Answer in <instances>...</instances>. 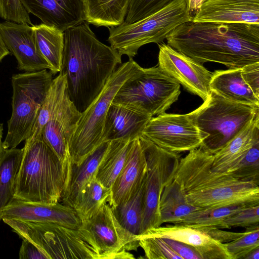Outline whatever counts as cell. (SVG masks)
Wrapping results in <instances>:
<instances>
[{
	"label": "cell",
	"instance_id": "6da1fadb",
	"mask_svg": "<svg viewBox=\"0 0 259 259\" xmlns=\"http://www.w3.org/2000/svg\"><path fill=\"white\" fill-rule=\"evenodd\" d=\"M167 45L195 61L215 62L230 69L259 62V24L183 23L166 37Z\"/></svg>",
	"mask_w": 259,
	"mask_h": 259
},
{
	"label": "cell",
	"instance_id": "7a4b0ae2",
	"mask_svg": "<svg viewBox=\"0 0 259 259\" xmlns=\"http://www.w3.org/2000/svg\"><path fill=\"white\" fill-rule=\"evenodd\" d=\"M61 69L69 100L83 112L121 64V55L99 41L86 21L64 32Z\"/></svg>",
	"mask_w": 259,
	"mask_h": 259
},
{
	"label": "cell",
	"instance_id": "3957f363",
	"mask_svg": "<svg viewBox=\"0 0 259 259\" xmlns=\"http://www.w3.org/2000/svg\"><path fill=\"white\" fill-rule=\"evenodd\" d=\"M213 155L200 146L180 158L174 179L184 190L188 202L200 208L259 204L258 185L213 171Z\"/></svg>",
	"mask_w": 259,
	"mask_h": 259
},
{
	"label": "cell",
	"instance_id": "277c9868",
	"mask_svg": "<svg viewBox=\"0 0 259 259\" xmlns=\"http://www.w3.org/2000/svg\"><path fill=\"white\" fill-rule=\"evenodd\" d=\"M14 199L51 204L61 199L69 171L41 136L25 143Z\"/></svg>",
	"mask_w": 259,
	"mask_h": 259
},
{
	"label": "cell",
	"instance_id": "5b68a950",
	"mask_svg": "<svg viewBox=\"0 0 259 259\" xmlns=\"http://www.w3.org/2000/svg\"><path fill=\"white\" fill-rule=\"evenodd\" d=\"M259 114V107L229 101L211 91L188 115L202 137L200 145L214 154Z\"/></svg>",
	"mask_w": 259,
	"mask_h": 259
},
{
	"label": "cell",
	"instance_id": "8992f818",
	"mask_svg": "<svg viewBox=\"0 0 259 259\" xmlns=\"http://www.w3.org/2000/svg\"><path fill=\"white\" fill-rule=\"evenodd\" d=\"M141 67L133 59L118 67L96 98L81 113L69 145L71 165H78L103 141V132L109 106L122 84Z\"/></svg>",
	"mask_w": 259,
	"mask_h": 259
},
{
	"label": "cell",
	"instance_id": "52a82bcc",
	"mask_svg": "<svg viewBox=\"0 0 259 259\" xmlns=\"http://www.w3.org/2000/svg\"><path fill=\"white\" fill-rule=\"evenodd\" d=\"M187 0H174L168 5L136 22L109 28L108 41L121 55L133 59L143 46L159 44L180 25L192 21Z\"/></svg>",
	"mask_w": 259,
	"mask_h": 259
},
{
	"label": "cell",
	"instance_id": "ba28073f",
	"mask_svg": "<svg viewBox=\"0 0 259 259\" xmlns=\"http://www.w3.org/2000/svg\"><path fill=\"white\" fill-rule=\"evenodd\" d=\"M47 70L12 76V112L3 142L4 149L16 148L28 136L53 80Z\"/></svg>",
	"mask_w": 259,
	"mask_h": 259
},
{
	"label": "cell",
	"instance_id": "9c48e42d",
	"mask_svg": "<svg viewBox=\"0 0 259 259\" xmlns=\"http://www.w3.org/2000/svg\"><path fill=\"white\" fill-rule=\"evenodd\" d=\"M180 93V84L158 66L141 67L122 84L112 102L153 117L164 113Z\"/></svg>",
	"mask_w": 259,
	"mask_h": 259
},
{
	"label": "cell",
	"instance_id": "30bf717a",
	"mask_svg": "<svg viewBox=\"0 0 259 259\" xmlns=\"http://www.w3.org/2000/svg\"><path fill=\"white\" fill-rule=\"evenodd\" d=\"M13 231L52 258L102 259L78 229L51 223L4 219Z\"/></svg>",
	"mask_w": 259,
	"mask_h": 259
},
{
	"label": "cell",
	"instance_id": "8fae6325",
	"mask_svg": "<svg viewBox=\"0 0 259 259\" xmlns=\"http://www.w3.org/2000/svg\"><path fill=\"white\" fill-rule=\"evenodd\" d=\"M139 140L147 162L141 235L162 225L159 207L161 193L164 187L174 180L181 157L179 154L162 149L142 136Z\"/></svg>",
	"mask_w": 259,
	"mask_h": 259
},
{
	"label": "cell",
	"instance_id": "7c38bea8",
	"mask_svg": "<svg viewBox=\"0 0 259 259\" xmlns=\"http://www.w3.org/2000/svg\"><path fill=\"white\" fill-rule=\"evenodd\" d=\"M78 230L102 259L134 258L128 251L139 247L137 236L119 223L108 203Z\"/></svg>",
	"mask_w": 259,
	"mask_h": 259
},
{
	"label": "cell",
	"instance_id": "4fadbf2b",
	"mask_svg": "<svg viewBox=\"0 0 259 259\" xmlns=\"http://www.w3.org/2000/svg\"><path fill=\"white\" fill-rule=\"evenodd\" d=\"M142 136L160 148L178 154L197 148L202 142L200 131L188 114L164 112L152 117Z\"/></svg>",
	"mask_w": 259,
	"mask_h": 259
},
{
	"label": "cell",
	"instance_id": "5bb4252c",
	"mask_svg": "<svg viewBox=\"0 0 259 259\" xmlns=\"http://www.w3.org/2000/svg\"><path fill=\"white\" fill-rule=\"evenodd\" d=\"M158 66L190 93L203 101L211 93L212 72L202 64L179 52L164 42L158 44Z\"/></svg>",
	"mask_w": 259,
	"mask_h": 259
},
{
	"label": "cell",
	"instance_id": "9a60e30c",
	"mask_svg": "<svg viewBox=\"0 0 259 259\" xmlns=\"http://www.w3.org/2000/svg\"><path fill=\"white\" fill-rule=\"evenodd\" d=\"M33 26L6 21L0 23V32L7 49L16 58L19 70L28 72L50 70L49 63L37 46Z\"/></svg>",
	"mask_w": 259,
	"mask_h": 259
},
{
	"label": "cell",
	"instance_id": "2e32d148",
	"mask_svg": "<svg viewBox=\"0 0 259 259\" xmlns=\"http://www.w3.org/2000/svg\"><path fill=\"white\" fill-rule=\"evenodd\" d=\"M81 115L69 100L67 92L45 125L42 136L70 172L69 145Z\"/></svg>",
	"mask_w": 259,
	"mask_h": 259
},
{
	"label": "cell",
	"instance_id": "e0dca14e",
	"mask_svg": "<svg viewBox=\"0 0 259 259\" xmlns=\"http://www.w3.org/2000/svg\"><path fill=\"white\" fill-rule=\"evenodd\" d=\"M51 223L78 229L81 222L73 208L61 204H47L14 199L3 210L2 220Z\"/></svg>",
	"mask_w": 259,
	"mask_h": 259
},
{
	"label": "cell",
	"instance_id": "ac0fdd59",
	"mask_svg": "<svg viewBox=\"0 0 259 259\" xmlns=\"http://www.w3.org/2000/svg\"><path fill=\"white\" fill-rule=\"evenodd\" d=\"M28 13L62 32L87 21L84 0H20Z\"/></svg>",
	"mask_w": 259,
	"mask_h": 259
},
{
	"label": "cell",
	"instance_id": "d6986e66",
	"mask_svg": "<svg viewBox=\"0 0 259 259\" xmlns=\"http://www.w3.org/2000/svg\"><path fill=\"white\" fill-rule=\"evenodd\" d=\"M192 21L259 24V0H205Z\"/></svg>",
	"mask_w": 259,
	"mask_h": 259
},
{
	"label": "cell",
	"instance_id": "ffe728a7",
	"mask_svg": "<svg viewBox=\"0 0 259 259\" xmlns=\"http://www.w3.org/2000/svg\"><path fill=\"white\" fill-rule=\"evenodd\" d=\"M146 172V159L139 138L133 141L125 163L110 189L109 205L125 203L139 188Z\"/></svg>",
	"mask_w": 259,
	"mask_h": 259
},
{
	"label": "cell",
	"instance_id": "44dd1931",
	"mask_svg": "<svg viewBox=\"0 0 259 259\" xmlns=\"http://www.w3.org/2000/svg\"><path fill=\"white\" fill-rule=\"evenodd\" d=\"M174 224L151 228L141 235L168 238L185 243L194 247L202 259H230L224 243L200 230Z\"/></svg>",
	"mask_w": 259,
	"mask_h": 259
},
{
	"label": "cell",
	"instance_id": "7402d4cb",
	"mask_svg": "<svg viewBox=\"0 0 259 259\" xmlns=\"http://www.w3.org/2000/svg\"><path fill=\"white\" fill-rule=\"evenodd\" d=\"M152 116L112 102L105 118L103 141H133L142 136Z\"/></svg>",
	"mask_w": 259,
	"mask_h": 259
},
{
	"label": "cell",
	"instance_id": "603a6c76",
	"mask_svg": "<svg viewBox=\"0 0 259 259\" xmlns=\"http://www.w3.org/2000/svg\"><path fill=\"white\" fill-rule=\"evenodd\" d=\"M258 140L259 114L223 148L213 154L211 169L219 173H230Z\"/></svg>",
	"mask_w": 259,
	"mask_h": 259
},
{
	"label": "cell",
	"instance_id": "cb8c5ba5",
	"mask_svg": "<svg viewBox=\"0 0 259 259\" xmlns=\"http://www.w3.org/2000/svg\"><path fill=\"white\" fill-rule=\"evenodd\" d=\"M110 141L101 143L78 165H71L66 187L61 200L63 204L72 207L82 190L95 177L99 164Z\"/></svg>",
	"mask_w": 259,
	"mask_h": 259
},
{
	"label": "cell",
	"instance_id": "d4e9b609",
	"mask_svg": "<svg viewBox=\"0 0 259 259\" xmlns=\"http://www.w3.org/2000/svg\"><path fill=\"white\" fill-rule=\"evenodd\" d=\"M210 88L211 91L229 101L259 107V98L243 80L241 68L212 72Z\"/></svg>",
	"mask_w": 259,
	"mask_h": 259
},
{
	"label": "cell",
	"instance_id": "484cf974",
	"mask_svg": "<svg viewBox=\"0 0 259 259\" xmlns=\"http://www.w3.org/2000/svg\"><path fill=\"white\" fill-rule=\"evenodd\" d=\"M159 207L161 224H177L190 213L200 208L188 202L184 190L174 179L164 187Z\"/></svg>",
	"mask_w": 259,
	"mask_h": 259
},
{
	"label": "cell",
	"instance_id": "4316f807",
	"mask_svg": "<svg viewBox=\"0 0 259 259\" xmlns=\"http://www.w3.org/2000/svg\"><path fill=\"white\" fill-rule=\"evenodd\" d=\"M35 38L38 49L50 66L52 74L61 69L64 49V32L56 27L41 23L33 25Z\"/></svg>",
	"mask_w": 259,
	"mask_h": 259
},
{
	"label": "cell",
	"instance_id": "83f0119b",
	"mask_svg": "<svg viewBox=\"0 0 259 259\" xmlns=\"http://www.w3.org/2000/svg\"><path fill=\"white\" fill-rule=\"evenodd\" d=\"M130 0H84L87 22L108 28L124 23Z\"/></svg>",
	"mask_w": 259,
	"mask_h": 259
},
{
	"label": "cell",
	"instance_id": "f1b7e54d",
	"mask_svg": "<svg viewBox=\"0 0 259 259\" xmlns=\"http://www.w3.org/2000/svg\"><path fill=\"white\" fill-rule=\"evenodd\" d=\"M23 149H4L0 156V221L4 209L14 199L15 184Z\"/></svg>",
	"mask_w": 259,
	"mask_h": 259
},
{
	"label": "cell",
	"instance_id": "f546056e",
	"mask_svg": "<svg viewBox=\"0 0 259 259\" xmlns=\"http://www.w3.org/2000/svg\"><path fill=\"white\" fill-rule=\"evenodd\" d=\"M133 141H110L95 176L105 187L111 189L125 163Z\"/></svg>",
	"mask_w": 259,
	"mask_h": 259
},
{
	"label": "cell",
	"instance_id": "4dcf8cb0",
	"mask_svg": "<svg viewBox=\"0 0 259 259\" xmlns=\"http://www.w3.org/2000/svg\"><path fill=\"white\" fill-rule=\"evenodd\" d=\"M66 91L65 77L59 73L52 81L49 92L39 109L35 122L25 140V143L31 142L42 136L45 125L61 102Z\"/></svg>",
	"mask_w": 259,
	"mask_h": 259
},
{
	"label": "cell",
	"instance_id": "1f68e13d",
	"mask_svg": "<svg viewBox=\"0 0 259 259\" xmlns=\"http://www.w3.org/2000/svg\"><path fill=\"white\" fill-rule=\"evenodd\" d=\"M110 195V189L94 178L82 190L73 206L81 222L95 215L103 205L108 203Z\"/></svg>",
	"mask_w": 259,
	"mask_h": 259
},
{
	"label": "cell",
	"instance_id": "d6a6232c",
	"mask_svg": "<svg viewBox=\"0 0 259 259\" xmlns=\"http://www.w3.org/2000/svg\"><path fill=\"white\" fill-rule=\"evenodd\" d=\"M254 204H258L242 202L219 207L200 208L190 213L177 224L200 230L211 228L222 229V224L226 218L246 206Z\"/></svg>",
	"mask_w": 259,
	"mask_h": 259
},
{
	"label": "cell",
	"instance_id": "836d02e7",
	"mask_svg": "<svg viewBox=\"0 0 259 259\" xmlns=\"http://www.w3.org/2000/svg\"><path fill=\"white\" fill-rule=\"evenodd\" d=\"M145 180V177L139 188L125 203L110 206L119 223L136 236L140 234L142 223Z\"/></svg>",
	"mask_w": 259,
	"mask_h": 259
},
{
	"label": "cell",
	"instance_id": "e575fe53",
	"mask_svg": "<svg viewBox=\"0 0 259 259\" xmlns=\"http://www.w3.org/2000/svg\"><path fill=\"white\" fill-rule=\"evenodd\" d=\"M229 174L238 180L259 185V140L253 144L243 159Z\"/></svg>",
	"mask_w": 259,
	"mask_h": 259
},
{
	"label": "cell",
	"instance_id": "d590c367",
	"mask_svg": "<svg viewBox=\"0 0 259 259\" xmlns=\"http://www.w3.org/2000/svg\"><path fill=\"white\" fill-rule=\"evenodd\" d=\"M224 245L230 259H243L248 252L259 247L258 225L247 227L241 237Z\"/></svg>",
	"mask_w": 259,
	"mask_h": 259
},
{
	"label": "cell",
	"instance_id": "8d00e7d4",
	"mask_svg": "<svg viewBox=\"0 0 259 259\" xmlns=\"http://www.w3.org/2000/svg\"><path fill=\"white\" fill-rule=\"evenodd\" d=\"M139 246L148 259H182L172 250L163 239L158 237L137 236Z\"/></svg>",
	"mask_w": 259,
	"mask_h": 259
},
{
	"label": "cell",
	"instance_id": "74e56055",
	"mask_svg": "<svg viewBox=\"0 0 259 259\" xmlns=\"http://www.w3.org/2000/svg\"><path fill=\"white\" fill-rule=\"evenodd\" d=\"M174 0H130L124 23L139 21L168 5Z\"/></svg>",
	"mask_w": 259,
	"mask_h": 259
},
{
	"label": "cell",
	"instance_id": "f35d334b",
	"mask_svg": "<svg viewBox=\"0 0 259 259\" xmlns=\"http://www.w3.org/2000/svg\"><path fill=\"white\" fill-rule=\"evenodd\" d=\"M259 204L246 206L228 217L222 224V229L248 227L258 225Z\"/></svg>",
	"mask_w": 259,
	"mask_h": 259
},
{
	"label": "cell",
	"instance_id": "ab89813d",
	"mask_svg": "<svg viewBox=\"0 0 259 259\" xmlns=\"http://www.w3.org/2000/svg\"><path fill=\"white\" fill-rule=\"evenodd\" d=\"M0 16L6 21L33 26L29 13L20 0H0Z\"/></svg>",
	"mask_w": 259,
	"mask_h": 259
},
{
	"label": "cell",
	"instance_id": "60d3db41",
	"mask_svg": "<svg viewBox=\"0 0 259 259\" xmlns=\"http://www.w3.org/2000/svg\"><path fill=\"white\" fill-rule=\"evenodd\" d=\"M241 74L245 83L255 96L259 98V62L242 68Z\"/></svg>",
	"mask_w": 259,
	"mask_h": 259
},
{
	"label": "cell",
	"instance_id": "b9f144b4",
	"mask_svg": "<svg viewBox=\"0 0 259 259\" xmlns=\"http://www.w3.org/2000/svg\"><path fill=\"white\" fill-rule=\"evenodd\" d=\"M162 238L169 247L182 259H202L200 254L192 246L175 240Z\"/></svg>",
	"mask_w": 259,
	"mask_h": 259
},
{
	"label": "cell",
	"instance_id": "7bdbcfd3",
	"mask_svg": "<svg viewBox=\"0 0 259 259\" xmlns=\"http://www.w3.org/2000/svg\"><path fill=\"white\" fill-rule=\"evenodd\" d=\"M19 255L20 259H49L44 252L25 239H23Z\"/></svg>",
	"mask_w": 259,
	"mask_h": 259
},
{
	"label": "cell",
	"instance_id": "ee69618b",
	"mask_svg": "<svg viewBox=\"0 0 259 259\" xmlns=\"http://www.w3.org/2000/svg\"><path fill=\"white\" fill-rule=\"evenodd\" d=\"M201 231L205 232L212 238L222 243H227L235 240L244 234V232L223 231L219 228L206 229Z\"/></svg>",
	"mask_w": 259,
	"mask_h": 259
},
{
	"label": "cell",
	"instance_id": "f6af8a7d",
	"mask_svg": "<svg viewBox=\"0 0 259 259\" xmlns=\"http://www.w3.org/2000/svg\"><path fill=\"white\" fill-rule=\"evenodd\" d=\"M204 1V0H187L188 12L193 19L198 12Z\"/></svg>",
	"mask_w": 259,
	"mask_h": 259
},
{
	"label": "cell",
	"instance_id": "bcb514c9",
	"mask_svg": "<svg viewBox=\"0 0 259 259\" xmlns=\"http://www.w3.org/2000/svg\"><path fill=\"white\" fill-rule=\"evenodd\" d=\"M10 53L9 50L6 46L2 35L0 32V62L4 59L6 56Z\"/></svg>",
	"mask_w": 259,
	"mask_h": 259
},
{
	"label": "cell",
	"instance_id": "7dc6e473",
	"mask_svg": "<svg viewBox=\"0 0 259 259\" xmlns=\"http://www.w3.org/2000/svg\"><path fill=\"white\" fill-rule=\"evenodd\" d=\"M243 259H259V247L250 251Z\"/></svg>",
	"mask_w": 259,
	"mask_h": 259
},
{
	"label": "cell",
	"instance_id": "c3c4849f",
	"mask_svg": "<svg viewBox=\"0 0 259 259\" xmlns=\"http://www.w3.org/2000/svg\"><path fill=\"white\" fill-rule=\"evenodd\" d=\"M3 125L2 123H0V156L4 149L3 146Z\"/></svg>",
	"mask_w": 259,
	"mask_h": 259
},
{
	"label": "cell",
	"instance_id": "681fc988",
	"mask_svg": "<svg viewBox=\"0 0 259 259\" xmlns=\"http://www.w3.org/2000/svg\"><path fill=\"white\" fill-rule=\"evenodd\" d=\"M204 1H205V0H204Z\"/></svg>",
	"mask_w": 259,
	"mask_h": 259
}]
</instances>
